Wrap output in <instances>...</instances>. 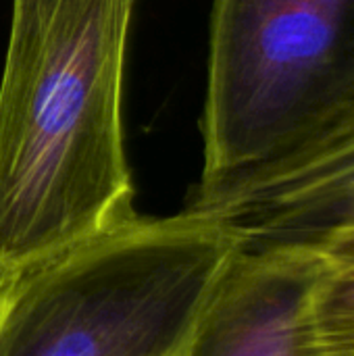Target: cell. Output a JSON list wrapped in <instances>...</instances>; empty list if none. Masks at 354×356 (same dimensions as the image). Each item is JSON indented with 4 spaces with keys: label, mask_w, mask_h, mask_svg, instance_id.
Wrapping results in <instances>:
<instances>
[{
    "label": "cell",
    "mask_w": 354,
    "mask_h": 356,
    "mask_svg": "<svg viewBox=\"0 0 354 356\" xmlns=\"http://www.w3.org/2000/svg\"><path fill=\"white\" fill-rule=\"evenodd\" d=\"M136 0H13L0 79V284L136 217L123 71Z\"/></svg>",
    "instance_id": "obj_1"
},
{
    "label": "cell",
    "mask_w": 354,
    "mask_h": 356,
    "mask_svg": "<svg viewBox=\"0 0 354 356\" xmlns=\"http://www.w3.org/2000/svg\"><path fill=\"white\" fill-rule=\"evenodd\" d=\"M200 127V215L354 140V0H215Z\"/></svg>",
    "instance_id": "obj_2"
},
{
    "label": "cell",
    "mask_w": 354,
    "mask_h": 356,
    "mask_svg": "<svg viewBox=\"0 0 354 356\" xmlns=\"http://www.w3.org/2000/svg\"><path fill=\"white\" fill-rule=\"evenodd\" d=\"M234 252L209 215H136L0 284V356H182Z\"/></svg>",
    "instance_id": "obj_3"
},
{
    "label": "cell",
    "mask_w": 354,
    "mask_h": 356,
    "mask_svg": "<svg viewBox=\"0 0 354 356\" xmlns=\"http://www.w3.org/2000/svg\"><path fill=\"white\" fill-rule=\"evenodd\" d=\"M317 252L236 248L182 356H321L313 294Z\"/></svg>",
    "instance_id": "obj_4"
},
{
    "label": "cell",
    "mask_w": 354,
    "mask_h": 356,
    "mask_svg": "<svg viewBox=\"0 0 354 356\" xmlns=\"http://www.w3.org/2000/svg\"><path fill=\"white\" fill-rule=\"evenodd\" d=\"M215 217L242 252H315L354 232V140L240 196Z\"/></svg>",
    "instance_id": "obj_5"
},
{
    "label": "cell",
    "mask_w": 354,
    "mask_h": 356,
    "mask_svg": "<svg viewBox=\"0 0 354 356\" xmlns=\"http://www.w3.org/2000/svg\"><path fill=\"white\" fill-rule=\"evenodd\" d=\"M321 275L313 294V327L321 356H354V232L319 250Z\"/></svg>",
    "instance_id": "obj_6"
}]
</instances>
